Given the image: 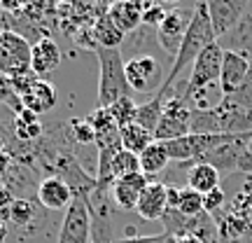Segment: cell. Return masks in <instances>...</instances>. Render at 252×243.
Returning <instances> with one entry per match:
<instances>
[{
  "label": "cell",
  "mask_w": 252,
  "mask_h": 243,
  "mask_svg": "<svg viewBox=\"0 0 252 243\" xmlns=\"http://www.w3.org/2000/svg\"><path fill=\"white\" fill-rule=\"evenodd\" d=\"M96 56H98V108H110L119 99L133 96L126 82V61L122 49L96 47Z\"/></svg>",
  "instance_id": "7a4b0ae2"
},
{
  "label": "cell",
  "mask_w": 252,
  "mask_h": 243,
  "mask_svg": "<svg viewBox=\"0 0 252 243\" xmlns=\"http://www.w3.org/2000/svg\"><path fill=\"white\" fill-rule=\"evenodd\" d=\"M168 9L171 5H163V2H143V26L157 31Z\"/></svg>",
  "instance_id": "4dcf8cb0"
},
{
  "label": "cell",
  "mask_w": 252,
  "mask_h": 243,
  "mask_svg": "<svg viewBox=\"0 0 252 243\" xmlns=\"http://www.w3.org/2000/svg\"><path fill=\"white\" fill-rule=\"evenodd\" d=\"M7 239H9V229H7V225L0 220V243H7Z\"/></svg>",
  "instance_id": "74e56055"
},
{
  "label": "cell",
  "mask_w": 252,
  "mask_h": 243,
  "mask_svg": "<svg viewBox=\"0 0 252 243\" xmlns=\"http://www.w3.org/2000/svg\"><path fill=\"white\" fill-rule=\"evenodd\" d=\"M7 129L19 143H28V145L37 143V140L42 138V134H45V126H42L40 117L33 115V112H28V110H19V112H14L12 124H9Z\"/></svg>",
  "instance_id": "d6986e66"
},
{
  "label": "cell",
  "mask_w": 252,
  "mask_h": 243,
  "mask_svg": "<svg viewBox=\"0 0 252 243\" xmlns=\"http://www.w3.org/2000/svg\"><path fill=\"white\" fill-rule=\"evenodd\" d=\"M12 96H14V91H12V82H9V77L0 75V105H5Z\"/></svg>",
  "instance_id": "836d02e7"
},
{
  "label": "cell",
  "mask_w": 252,
  "mask_h": 243,
  "mask_svg": "<svg viewBox=\"0 0 252 243\" xmlns=\"http://www.w3.org/2000/svg\"><path fill=\"white\" fill-rule=\"evenodd\" d=\"M108 17L117 24V28L124 35H128L143 26V2H131V0L112 2L108 5Z\"/></svg>",
  "instance_id": "ac0fdd59"
},
{
  "label": "cell",
  "mask_w": 252,
  "mask_h": 243,
  "mask_svg": "<svg viewBox=\"0 0 252 243\" xmlns=\"http://www.w3.org/2000/svg\"><path fill=\"white\" fill-rule=\"evenodd\" d=\"M72 189L61 180V178H54V175H47L40 180L37 185V192H35V199L37 204L49 210V213H59V210H65L70 206L72 201Z\"/></svg>",
  "instance_id": "7c38bea8"
},
{
  "label": "cell",
  "mask_w": 252,
  "mask_h": 243,
  "mask_svg": "<svg viewBox=\"0 0 252 243\" xmlns=\"http://www.w3.org/2000/svg\"><path fill=\"white\" fill-rule=\"evenodd\" d=\"M31 42L14 31H0V75L19 77L31 72Z\"/></svg>",
  "instance_id": "52a82bcc"
},
{
  "label": "cell",
  "mask_w": 252,
  "mask_h": 243,
  "mask_svg": "<svg viewBox=\"0 0 252 243\" xmlns=\"http://www.w3.org/2000/svg\"><path fill=\"white\" fill-rule=\"evenodd\" d=\"M7 147V126L0 122V152Z\"/></svg>",
  "instance_id": "8d00e7d4"
},
{
  "label": "cell",
  "mask_w": 252,
  "mask_h": 243,
  "mask_svg": "<svg viewBox=\"0 0 252 243\" xmlns=\"http://www.w3.org/2000/svg\"><path fill=\"white\" fill-rule=\"evenodd\" d=\"M217 243H252V232L241 236V239H236V241H220V239H217Z\"/></svg>",
  "instance_id": "f35d334b"
},
{
  "label": "cell",
  "mask_w": 252,
  "mask_h": 243,
  "mask_svg": "<svg viewBox=\"0 0 252 243\" xmlns=\"http://www.w3.org/2000/svg\"><path fill=\"white\" fill-rule=\"evenodd\" d=\"M124 70L131 91H138V94H157L166 77L161 72V63L152 54L128 56V61L124 63Z\"/></svg>",
  "instance_id": "9c48e42d"
},
{
  "label": "cell",
  "mask_w": 252,
  "mask_h": 243,
  "mask_svg": "<svg viewBox=\"0 0 252 243\" xmlns=\"http://www.w3.org/2000/svg\"><path fill=\"white\" fill-rule=\"evenodd\" d=\"M191 108L178 96L171 94L166 103H163L161 119L154 129V140L157 143H168V140H178L182 136L191 134Z\"/></svg>",
  "instance_id": "8992f818"
},
{
  "label": "cell",
  "mask_w": 252,
  "mask_h": 243,
  "mask_svg": "<svg viewBox=\"0 0 252 243\" xmlns=\"http://www.w3.org/2000/svg\"><path fill=\"white\" fill-rule=\"evenodd\" d=\"M250 182H252V175H250Z\"/></svg>",
  "instance_id": "b9f144b4"
},
{
  "label": "cell",
  "mask_w": 252,
  "mask_h": 243,
  "mask_svg": "<svg viewBox=\"0 0 252 243\" xmlns=\"http://www.w3.org/2000/svg\"><path fill=\"white\" fill-rule=\"evenodd\" d=\"M191 17H194V7L171 5V9L166 12L163 21L157 28V45L171 56V61L180 52V45H182V40H185V35H187Z\"/></svg>",
  "instance_id": "ba28073f"
},
{
  "label": "cell",
  "mask_w": 252,
  "mask_h": 243,
  "mask_svg": "<svg viewBox=\"0 0 252 243\" xmlns=\"http://www.w3.org/2000/svg\"><path fill=\"white\" fill-rule=\"evenodd\" d=\"M250 138L252 134H238L231 136L226 143L208 152L201 162L196 164H210L220 173H250L252 175V152H250Z\"/></svg>",
  "instance_id": "3957f363"
},
{
  "label": "cell",
  "mask_w": 252,
  "mask_h": 243,
  "mask_svg": "<svg viewBox=\"0 0 252 243\" xmlns=\"http://www.w3.org/2000/svg\"><path fill=\"white\" fill-rule=\"evenodd\" d=\"M222 47L213 42L210 47H206L198 59L191 66V72L185 82H178L173 87V94H189V91L203 89V87H210V84H220V70H222Z\"/></svg>",
  "instance_id": "277c9868"
},
{
  "label": "cell",
  "mask_w": 252,
  "mask_h": 243,
  "mask_svg": "<svg viewBox=\"0 0 252 243\" xmlns=\"http://www.w3.org/2000/svg\"><path fill=\"white\" fill-rule=\"evenodd\" d=\"M9 169H12V157H9L7 150H2V152H0V182L5 180V175H7Z\"/></svg>",
  "instance_id": "e575fe53"
},
{
  "label": "cell",
  "mask_w": 252,
  "mask_h": 243,
  "mask_svg": "<svg viewBox=\"0 0 252 243\" xmlns=\"http://www.w3.org/2000/svg\"><path fill=\"white\" fill-rule=\"evenodd\" d=\"M248 2L250 0H208L206 7H208V14H210V24H213L217 40L222 35H226L241 21V17L248 9Z\"/></svg>",
  "instance_id": "30bf717a"
},
{
  "label": "cell",
  "mask_w": 252,
  "mask_h": 243,
  "mask_svg": "<svg viewBox=\"0 0 252 243\" xmlns=\"http://www.w3.org/2000/svg\"><path fill=\"white\" fill-rule=\"evenodd\" d=\"M217 45L224 52H241V54L252 56V0L248 2V9L226 35L217 40Z\"/></svg>",
  "instance_id": "2e32d148"
},
{
  "label": "cell",
  "mask_w": 252,
  "mask_h": 243,
  "mask_svg": "<svg viewBox=\"0 0 252 243\" xmlns=\"http://www.w3.org/2000/svg\"><path fill=\"white\" fill-rule=\"evenodd\" d=\"M150 178L145 173H131L126 178H119V180L112 182V201L117 204L119 210H135L138 206V199L143 194V189L150 185Z\"/></svg>",
  "instance_id": "5bb4252c"
},
{
  "label": "cell",
  "mask_w": 252,
  "mask_h": 243,
  "mask_svg": "<svg viewBox=\"0 0 252 243\" xmlns=\"http://www.w3.org/2000/svg\"><path fill=\"white\" fill-rule=\"evenodd\" d=\"M248 147H250V152H252V138H250V145H248Z\"/></svg>",
  "instance_id": "60d3db41"
},
{
  "label": "cell",
  "mask_w": 252,
  "mask_h": 243,
  "mask_svg": "<svg viewBox=\"0 0 252 243\" xmlns=\"http://www.w3.org/2000/svg\"><path fill=\"white\" fill-rule=\"evenodd\" d=\"M224 52V49H222ZM250 70V56L241 52H224L222 54V70H220V89L222 96L229 99L243 84L245 75Z\"/></svg>",
  "instance_id": "8fae6325"
},
{
  "label": "cell",
  "mask_w": 252,
  "mask_h": 243,
  "mask_svg": "<svg viewBox=\"0 0 252 243\" xmlns=\"http://www.w3.org/2000/svg\"><path fill=\"white\" fill-rule=\"evenodd\" d=\"M175 243H203L198 236H191V234H185V236H173Z\"/></svg>",
  "instance_id": "d590c367"
},
{
  "label": "cell",
  "mask_w": 252,
  "mask_h": 243,
  "mask_svg": "<svg viewBox=\"0 0 252 243\" xmlns=\"http://www.w3.org/2000/svg\"><path fill=\"white\" fill-rule=\"evenodd\" d=\"M166 243H175V239H173V236L168 234V241H166Z\"/></svg>",
  "instance_id": "ab89813d"
},
{
  "label": "cell",
  "mask_w": 252,
  "mask_h": 243,
  "mask_svg": "<svg viewBox=\"0 0 252 243\" xmlns=\"http://www.w3.org/2000/svg\"><path fill=\"white\" fill-rule=\"evenodd\" d=\"M68 124V136L75 147H89V145H96V131L87 117H70L65 119Z\"/></svg>",
  "instance_id": "d4e9b609"
},
{
  "label": "cell",
  "mask_w": 252,
  "mask_h": 243,
  "mask_svg": "<svg viewBox=\"0 0 252 243\" xmlns=\"http://www.w3.org/2000/svg\"><path fill=\"white\" fill-rule=\"evenodd\" d=\"M168 210V199H166V185L163 182L152 180L147 187L143 189V194L138 199V206H135V213L147 220V222H157L161 220Z\"/></svg>",
  "instance_id": "9a60e30c"
},
{
  "label": "cell",
  "mask_w": 252,
  "mask_h": 243,
  "mask_svg": "<svg viewBox=\"0 0 252 243\" xmlns=\"http://www.w3.org/2000/svg\"><path fill=\"white\" fill-rule=\"evenodd\" d=\"M175 210L187 217L198 215V213H203V197L198 192H194L191 187H180V197H178Z\"/></svg>",
  "instance_id": "83f0119b"
},
{
  "label": "cell",
  "mask_w": 252,
  "mask_h": 243,
  "mask_svg": "<svg viewBox=\"0 0 252 243\" xmlns=\"http://www.w3.org/2000/svg\"><path fill=\"white\" fill-rule=\"evenodd\" d=\"M61 59L63 54L59 45L54 42V37H45L40 42H33V47H31V72L35 77L45 80V75H49L54 68H59Z\"/></svg>",
  "instance_id": "e0dca14e"
},
{
  "label": "cell",
  "mask_w": 252,
  "mask_h": 243,
  "mask_svg": "<svg viewBox=\"0 0 252 243\" xmlns=\"http://www.w3.org/2000/svg\"><path fill=\"white\" fill-rule=\"evenodd\" d=\"M119 138H122V150L133 154L145 152L154 143V136L147 129H143L140 124H135V122L124 126V129H119Z\"/></svg>",
  "instance_id": "603a6c76"
},
{
  "label": "cell",
  "mask_w": 252,
  "mask_h": 243,
  "mask_svg": "<svg viewBox=\"0 0 252 243\" xmlns=\"http://www.w3.org/2000/svg\"><path fill=\"white\" fill-rule=\"evenodd\" d=\"M17 99L21 101V108L40 117V115L54 110L56 101H59V89H56V84H52L49 80L37 77V80L33 82V87H31L24 96H17Z\"/></svg>",
  "instance_id": "4fadbf2b"
},
{
  "label": "cell",
  "mask_w": 252,
  "mask_h": 243,
  "mask_svg": "<svg viewBox=\"0 0 252 243\" xmlns=\"http://www.w3.org/2000/svg\"><path fill=\"white\" fill-rule=\"evenodd\" d=\"M110 112V117L112 122L119 126V129H124V126L133 124L135 122V112H138V103L133 101V96H126V99H119L117 103H112L110 108H105Z\"/></svg>",
  "instance_id": "484cf974"
},
{
  "label": "cell",
  "mask_w": 252,
  "mask_h": 243,
  "mask_svg": "<svg viewBox=\"0 0 252 243\" xmlns=\"http://www.w3.org/2000/svg\"><path fill=\"white\" fill-rule=\"evenodd\" d=\"M91 243H115L110 215H100L96 210H91Z\"/></svg>",
  "instance_id": "f1b7e54d"
},
{
  "label": "cell",
  "mask_w": 252,
  "mask_h": 243,
  "mask_svg": "<svg viewBox=\"0 0 252 243\" xmlns=\"http://www.w3.org/2000/svg\"><path fill=\"white\" fill-rule=\"evenodd\" d=\"M163 103H166V101H163L161 96H157V94H154L152 99H147L145 103H140V105H138V112H135V124H140L143 129H147V131L154 136V129L159 124V119H161Z\"/></svg>",
  "instance_id": "cb8c5ba5"
},
{
  "label": "cell",
  "mask_w": 252,
  "mask_h": 243,
  "mask_svg": "<svg viewBox=\"0 0 252 243\" xmlns=\"http://www.w3.org/2000/svg\"><path fill=\"white\" fill-rule=\"evenodd\" d=\"M213 42H217V35H215V31H213V24H210V14H208L206 2H196L194 5L191 24L187 28V35H185V40H182V45H180V52L171 61V68L166 72L163 84H161V89L157 91V96H161L163 101L168 99L173 94V87L180 80V75L187 70L189 66H194L198 54L206 47L213 45Z\"/></svg>",
  "instance_id": "6da1fadb"
},
{
  "label": "cell",
  "mask_w": 252,
  "mask_h": 243,
  "mask_svg": "<svg viewBox=\"0 0 252 243\" xmlns=\"http://www.w3.org/2000/svg\"><path fill=\"white\" fill-rule=\"evenodd\" d=\"M226 101H231L236 108H241V110H245V112H250L252 115V56H250V70H248V75H245L243 84H241L238 91L231 94Z\"/></svg>",
  "instance_id": "f546056e"
},
{
  "label": "cell",
  "mask_w": 252,
  "mask_h": 243,
  "mask_svg": "<svg viewBox=\"0 0 252 243\" xmlns=\"http://www.w3.org/2000/svg\"><path fill=\"white\" fill-rule=\"evenodd\" d=\"M110 171H112V178H115V180H119V178H126V175H131V173H138V171H140L138 154L126 152V150H119V152L115 154V159H112Z\"/></svg>",
  "instance_id": "4316f807"
},
{
  "label": "cell",
  "mask_w": 252,
  "mask_h": 243,
  "mask_svg": "<svg viewBox=\"0 0 252 243\" xmlns=\"http://www.w3.org/2000/svg\"><path fill=\"white\" fill-rule=\"evenodd\" d=\"M224 206H226V192L222 187H217V189H213V192L203 194V210H206L208 215L220 213Z\"/></svg>",
  "instance_id": "1f68e13d"
},
{
  "label": "cell",
  "mask_w": 252,
  "mask_h": 243,
  "mask_svg": "<svg viewBox=\"0 0 252 243\" xmlns=\"http://www.w3.org/2000/svg\"><path fill=\"white\" fill-rule=\"evenodd\" d=\"M220 178H222V173L213 169L210 164H191L187 171V187H191L203 197L220 187Z\"/></svg>",
  "instance_id": "ffe728a7"
},
{
  "label": "cell",
  "mask_w": 252,
  "mask_h": 243,
  "mask_svg": "<svg viewBox=\"0 0 252 243\" xmlns=\"http://www.w3.org/2000/svg\"><path fill=\"white\" fill-rule=\"evenodd\" d=\"M168 241V234L161 232V234H150V236H126V239H119L115 243H166Z\"/></svg>",
  "instance_id": "d6a6232c"
},
{
  "label": "cell",
  "mask_w": 252,
  "mask_h": 243,
  "mask_svg": "<svg viewBox=\"0 0 252 243\" xmlns=\"http://www.w3.org/2000/svg\"><path fill=\"white\" fill-rule=\"evenodd\" d=\"M56 243H91V210H89V197L75 194L70 206L65 208Z\"/></svg>",
  "instance_id": "5b68a950"
},
{
  "label": "cell",
  "mask_w": 252,
  "mask_h": 243,
  "mask_svg": "<svg viewBox=\"0 0 252 243\" xmlns=\"http://www.w3.org/2000/svg\"><path fill=\"white\" fill-rule=\"evenodd\" d=\"M124 40H126V35L119 31L117 24H115L108 14H103V17L96 19V24H94V42H96V47L122 49Z\"/></svg>",
  "instance_id": "44dd1931"
},
{
  "label": "cell",
  "mask_w": 252,
  "mask_h": 243,
  "mask_svg": "<svg viewBox=\"0 0 252 243\" xmlns=\"http://www.w3.org/2000/svg\"><path fill=\"white\" fill-rule=\"evenodd\" d=\"M138 162H140V173H145L150 180H152L157 173H161L166 166H168V152H166V147H163V143H157L154 140L145 152L138 154Z\"/></svg>",
  "instance_id": "7402d4cb"
}]
</instances>
